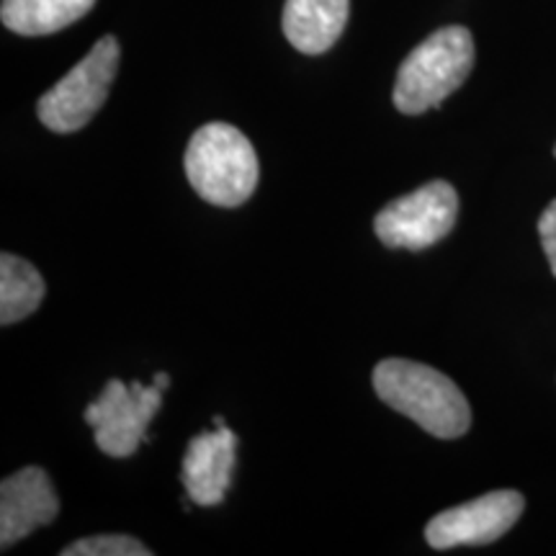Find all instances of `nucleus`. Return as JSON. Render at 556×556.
Here are the masks:
<instances>
[{"mask_svg": "<svg viewBox=\"0 0 556 556\" xmlns=\"http://www.w3.org/2000/svg\"><path fill=\"white\" fill-rule=\"evenodd\" d=\"M374 392L384 405L441 441H454L471 428V407L464 392L433 366L409 358L379 361Z\"/></svg>", "mask_w": 556, "mask_h": 556, "instance_id": "obj_1", "label": "nucleus"}, {"mask_svg": "<svg viewBox=\"0 0 556 556\" xmlns=\"http://www.w3.org/2000/svg\"><path fill=\"white\" fill-rule=\"evenodd\" d=\"M189 184L214 206H242L258 189L261 165L255 148L238 127L212 122L193 131L184 155Z\"/></svg>", "mask_w": 556, "mask_h": 556, "instance_id": "obj_2", "label": "nucleus"}, {"mask_svg": "<svg viewBox=\"0 0 556 556\" xmlns=\"http://www.w3.org/2000/svg\"><path fill=\"white\" fill-rule=\"evenodd\" d=\"M475 67V39L464 26H443L417 45L400 65L394 83V106L417 116L441 106L464 86Z\"/></svg>", "mask_w": 556, "mask_h": 556, "instance_id": "obj_3", "label": "nucleus"}, {"mask_svg": "<svg viewBox=\"0 0 556 556\" xmlns=\"http://www.w3.org/2000/svg\"><path fill=\"white\" fill-rule=\"evenodd\" d=\"M119 41L106 34L86 58L37 101V116L47 129L73 135L99 114L119 70Z\"/></svg>", "mask_w": 556, "mask_h": 556, "instance_id": "obj_4", "label": "nucleus"}, {"mask_svg": "<svg viewBox=\"0 0 556 556\" xmlns=\"http://www.w3.org/2000/svg\"><path fill=\"white\" fill-rule=\"evenodd\" d=\"M458 193L446 180H430L420 189L387 204L374 219L377 238L394 250H426L454 229Z\"/></svg>", "mask_w": 556, "mask_h": 556, "instance_id": "obj_5", "label": "nucleus"}, {"mask_svg": "<svg viewBox=\"0 0 556 556\" xmlns=\"http://www.w3.org/2000/svg\"><path fill=\"white\" fill-rule=\"evenodd\" d=\"M163 392L157 384L144 387L124 384L122 379H111L101 397L90 402L86 422L93 428L96 446L106 456L127 458L148 441V428L157 409L163 407Z\"/></svg>", "mask_w": 556, "mask_h": 556, "instance_id": "obj_6", "label": "nucleus"}, {"mask_svg": "<svg viewBox=\"0 0 556 556\" xmlns=\"http://www.w3.org/2000/svg\"><path fill=\"white\" fill-rule=\"evenodd\" d=\"M526 497L516 490H497L443 510L426 528V541L438 552L456 546H484L503 539L523 516Z\"/></svg>", "mask_w": 556, "mask_h": 556, "instance_id": "obj_7", "label": "nucleus"}, {"mask_svg": "<svg viewBox=\"0 0 556 556\" xmlns=\"http://www.w3.org/2000/svg\"><path fill=\"white\" fill-rule=\"evenodd\" d=\"M60 513V497L50 475L26 467L0 484V546L9 548L39 526L52 523Z\"/></svg>", "mask_w": 556, "mask_h": 556, "instance_id": "obj_8", "label": "nucleus"}, {"mask_svg": "<svg viewBox=\"0 0 556 556\" xmlns=\"http://www.w3.org/2000/svg\"><path fill=\"white\" fill-rule=\"evenodd\" d=\"M235 454H238V435L227 426H217L208 433L191 438L184 467H180V479L191 503L201 507L222 505L232 484Z\"/></svg>", "mask_w": 556, "mask_h": 556, "instance_id": "obj_9", "label": "nucleus"}, {"mask_svg": "<svg viewBox=\"0 0 556 556\" xmlns=\"http://www.w3.org/2000/svg\"><path fill=\"white\" fill-rule=\"evenodd\" d=\"M348 13L351 0H287L281 26L294 50L323 54L340 39Z\"/></svg>", "mask_w": 556, "mask_h": 556, "instance_id": "obj_10", "label": "nucleus"}, {"mask_svg": "<svg viewBox=\"0 0 556 556\" xmlns=\"http://www.w3.org/2000/svg\"><path fill=\"white\" fill-rule=\"evenodd\" d=\"M96 0H3L0 18L21 37H47L73 26L93 9Z\"/></svg>", "mask_w": 556, "mask_h": 556, "instance_id": "obj_11", "label": "nucleus"}, {"mask_svg": "<svg viewBox=\"0 0 556 556\" xmlns=\"http://www.w3.org/2000/svg\"><path fill=\"white\" fill-rule=\"evenodd\" d=\"M45 278L18 255H0V325H16L39 309L45 299Z\"/></svg>", "mask_w": 556, "mask_h": 556, "instance_id": "obj_12", "label": "nucleus"}, {"mask_svg": "<svg viewBox=\"0 0 556 556\" xmlns=\"http://www.w3.org/2000/svg\"><path fill=\"white\" fill-rule=\"evenodd\" d=\"M152 552L142 541L131 536H90L65 546L60 556H150Z\"/></svg>", "mask_w": 556, "mask_h": 556, "instance_id": "obj_13", "label": "nucleus"}, {"mask_svg": "<svg viewBox=\"0 0 556 556\" xmlns=\"http://www.w3.org/2000/svg\"><path fill=\"white\" fill-rule=\"evenodd\" d=\"M539 238L541 248H544L548 266H552V274L556 278V199L544 208L539 219Z\"/></svg>", "mask_w": 556, "mask_h": 556, "instance_id": "obj_14", "label": "nucleus"}, {"mask_svg": "<svg viewBox=\"0 0 556 556\" xmlns=\"http://www.w3.org/2000/svg\"><path fill=\"white\" fill-rule=\"evenodd\" d=\"M155 384L160 387V389H168L170 387V377L165 371H160L157 377H155Z\"/></svg>", "mask_w": 556, "mask_h": 556, "instance_id": "obj_15", "label": "nucleus"}, {"mask_svg": "<svg viewBox=\"0 0 556 556\" xmlns=\"http://www.w3.org/2000/svg\"><path fill=\"white\" fill-rule=\"evenodd\" d=\"M554 155H556V148H554Z\"/></svg>", "mask_w": 556, "mask_h": 556, "instance_id": "obj_16", "label": "nucleus"}]
</instances>
